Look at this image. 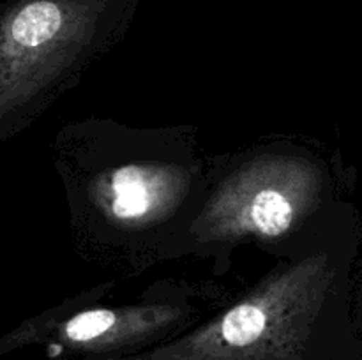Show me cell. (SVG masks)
I'll list each match as a JSON object with an SVG mask.
<instances>
[{"mask_svg":"<svg viewBox=\"0 0 362 360\" xmlns=\"http://www.w3.org/2000/svg\"><path fill=\"white\" fill-rule=\"evenodd\" d=\"M71 6L60 0H28L18 7L0 32V56L48 44L67 27Z\"/></svg>","mask_w":362,"mask_h":360,"instance_id":"6da1fadb","label":"cell"},{"mask_svg":"<svg viewBox=\"0 0 362 360\" xmlns=\"http://www.w3.org/2000/svg\"><path fill=\"white\" fill-rule=\"evenodd\" d=\"M251 224L267 236H278L288 229L292 221V205L278 191H262L250 207Z\"/></svg>","mask_w":362,"mask_h":360,"instance_id":"277c9868","label":"cell"},{"mask_svg":"<svg viewBox=\"0 0 362 360\" xmlns=\"http://www.w3.org/2000/svg\"><path fill=\"white\" fill-rule=\"evenodd\" d=\"M158 198L154 179L136 166L120 168L112 176V212L119 219H138L147 214Z\"/></svg>","mask_w":362,"mask_h":360,"instance_id":"7a4b0ae2","label":"cell"},{"mask_svg":"<svg viewBox=\"0 0 362 360\" xmlns=\"http://www.w3.org/2000/svg\"><path fill=\"white\" fill-rule=\"evenodd\" d=\"M267 330V314L253 304H243L223 316L218 341L223 348H244L255 344Z\"/></svg>","mask_w":362,"mask_h":360,"instance_id":"3957f363","label":"cell"},{"mask_svg":"<svg viewBox=\"0 0 362 360\" xmlns=\"http://www.w3.org/2000/svg\"><path fill=\"white\" fill-rule=\"evenodd\" d=\"M117 325L115 313L108 309H94L85 311V313L76 314L71 320L64 323L60 330L62 341L71 342V344H94L98 341L112 339V330Z\"/></svg>","mask_w":362,"mask_h":360,"instance_id":"5b68a950","label":"cell"}]
</instances>
